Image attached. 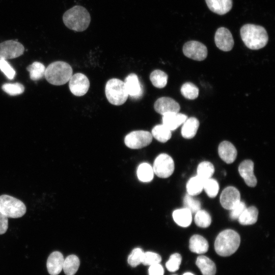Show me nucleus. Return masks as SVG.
<instances>
[{"label":"nucleus","instance_id":"obj_19","mask_svg":"<svg viewBox=\"0 0 275 275\" xmlns=\"http://www.w3.org/2000/svg\"><path fill=\"white\" fill-rule=\"evenodd\" d=\"M187 117L179 113H168L162 115V124L171 131L174 130L182 125Z\"/></svg>","mask_w":275,"mask_h":275},{"label":"nucleus","instance_id":"obj_29","mask_svg":"<svg viewBox=\"0 0 275 275\" xmlns=\"http://www.w3.org/2000/svg\"><path fill=\"white\" fill-rule=\"evenodd\" d=\"M204 180L197 175L189 179L186 184L187 194L191 196H196L201 193L203 189Z\"/></svg>","mask_w":275,"mask_h":275},{"label":"nucleus","instance_id":"obj_14","mask_svg":"<svg viewBox=\"0 0 275 275\" xmlns=\"http://www.w3.org/2000/svg\"><path fill=\"white\" fill-rule=\"evenodd\" d=\"M154 108L155 111L163 115L168 113H179L180 106L179 103L173 99L162 97L155 102Z\"/></svg>","mask_w":275,"mask_h":275},{"label":"nucleus","instance_id":"obj_36","mask_svg":"<svg viewBox=\"0 0 275 275\" xmlns=\"http://www.w3.org/2000/svg\"><path fill=\"white\" fill-rule=\"evenodd\" d=\"M183 205L184 208L189 210L191 213H196L201 209V207L200 202L188 194L183 198Z\"/></svg>","mask_w":275,"mask_h":275},{"label":"nucleus","instance_id":"obj_9","mask_svg":"<svg viewBox=\"0 0 275 275\" xmlns=\"http://www.w3.org/2000/svg\"><path fill=\"white\" fill-rule=\"evenodd\" d=\"M182 50L186 57L196 61L204 60L208 53L207 47L204 44L194 40L186 42Z\"/></svg>","mask_w":275,"mask_h":275},{"label":"nucleus","instance_id":"obj_13","mask_svg":"<svg viewBox=\"0 0 275 275\" xmlns=\"http://www.w3.org/2000/svg\"><path fill=\"white\" fill-rule=\"evenodd\" d=\"M240 201V193L235 187L228 186L225 188L221 193L220 202L225 209L231 210Z\"/></svg>","mask_w":275,"mask_h":275},{"label":"nucleus","instance_id":"obj_6","mask_svg":"<svg viewBox=\"0 0 275 275\" xmlns=\"http://www.w3.org/2000/svg\"><path fill=\"white\" fill-rule=\"evenodd\" d=\"M0 211L8 218H19L24 215L26 208L20 200L7 195L0 196Z\"/></svg>","mask_w":275,"mask_h":275},{"label":"nucleus","instance_id":"obj_39","mask_svg":"<svg viewBox=\"0 0 275 275\" xmlns=\"http://www.w3.org/2000/svg\"><path fill=\"white\" fill-rule=\"evenodd\" d=\"M181 260L182 257L180 254L176 253L172 254L166 263L167 269L170 272L176 271L179 268Z\"/></svg>","mask_w":275,"mask_h":275},{"label":"nucleus","instance_id":"obj_35","mask_svg":"<svg viewBox=\"0 0 275 275\" xmlns=\"http://www.w3.org/2000/svg\"><path fill=\"white\" fill-rule=\"evenodd\" d=\"M203 189L208 197L214 198L218 194L219 185L216 180L210 178L204 181Z\"/></svg>","mask_w":275,"mask_h":275},{"label":"nucleus","instance_id":"obj_18","mask_svg":"<svg viewBox=\"0 0 275 275\" xmlns=\"http://www.w3.org/2000/svg\"><path fill=\"white\" fill-rule=\"evenodd\" d=\"M218 152L221 158L227 163L233 162L237 155V150L235 146L227 141L220 143Z\"/></svg>","mask_w":275,"mask_h":275},{"label":"nucleus","instance_id":"obj_21","mask_svg":"<svg viewBox=\"0 0 275 275\" xmlns=\"http://www.w3.org/2000/svg\"><path fill=\"white\" fill-rule=\"evenodd\" d=\"M189 248L191 252L201 254L206 253L209 248L207 240L200 235H193L189 242Z\"/></svg>","mask_w":275,"mask_h":275},{"label":"nucleus","instance_id":"obj_7","mask_svg":"<svg viewBox=\"0 0 275 275\" xmlns=\"http://www.w3.org/2000/svg\"><path fill=\"white\" fill-rule=\"evenodd\" d=\"M152 138L151 133L148 131L135 130L126 135L124 142L127 147L138 149L149 145L151 143Z\"/></svg>","mask_w":275,"mask_h":275},{"label":"nucleus","instance_id":"obj_46","mask_svg":"<svg viewBox=\"0 0 275 275\" xmlns=\"http://www.w3.org/2000/svg\"><path fill=\"white\" fill-rule=\"evenodd\" d=\"M173 275H177V274H173Z\"/></svg>","mask_w":275,"mask_h":275},{"label":"nucleus","instance_id":"obj_41","mask_svg":"<svg viewBox=\"0 0 275 275\" xmlns=\"http://www.w3.org/2000/svg\"><path fill=\"white\" fill-rule=\"evenodd\" d=\"M0 70L9 79L15 77V70L6 60H0Z\"/></svg>","mask_w":275,"mask_h":275},{"label":"nucleus","instance_id":"obj_20","mask_svg":"<svg viewBox=\"0 0 275 275\" xmlns=\"http://www.w3.org/2000/svg\"><path fill=\"white\" fill-rule=\"evenodd\" d=\"M205 2L212 12L221 15L229 12L233 6L232 0H205Z\"/></svg>","mask_w":275,"mask_h":275},{"label":"nucleus","instance_id":"obj_40","mask_svg":"<svg viewBox=\"0 0 275 275\" xmlns=\"http://www.w3.org/2000/svg\"><path fill=\"white\" fill-rule=\"evenodd\" d=\"M161 261V256L157 253L152 252L144 253L142 263L144 265L151 266L159 264Z\"/></svg>","mask_w":275,"mask_h":275},{"label":"nucleus","instance_id":"obj_42","mask_svg":"<svg viewBox=\"0 0 275 275\" xmlns=\"http://www.w3.org/2000/svg\"><path fill=\"white\" fill-rule=\"evenodd\" d=\"M246 208L245 204L240 201L235 206L230 210V217L232 219H238Z\"/></svg>","mask_w":275,"mask_h":275},{"label":"nucleus","instance_id":"obj_3","mask_svg":"<svg viewBox=\"0 0 275 275\" xmlns=\"http://www.w3.org/2000/svg\"><path fill=\"white\" fill-rule=\"evenodd\" d=\"M240 243L239 235L234 230H225L217 236L214 249L216 253L224 257L229 256L238 249Z\"/></svg>","mask_w":275,"mask_h":275},{"label":"nucleus","instance_id":"obj_10","mask_svg":"<svg viewBox=\"0 0 275 275\" xmlns=\"http://www.w3.org/2000/svg\"><path fill=\"white\" fill-rule=\"evenodd\" d=\"M24 51L23 45L15 40H7L0 43V60H7L21 56Z\"/></svg>","mask_w":275,"mask_h":275},{"label":"nucleus","instance_id":"obj_33","mask_svg":"<svg viewBox=\"0 0 275 275\" xmlns=\"http://www.w3.org/2000/svg\"><path fill=\"white\" fill-rule=\"evenodd\" d=\"M181 93L185 98L193 100L198 97L199 89L194 84L187 82L182 86Z\"/></svg>","mask_w":275,"mask_h":275},{"label":"nucleus","instance_id":"obj_22","mask_svg":"<svg viewBox=\"0 0 275 275\" xmlns=\"http://www.w3.org/2000/svg\"><path fill=\"white\" fill-rule=\"evenodd\" d=\"M196 264L203 275H215L216 268L215 263L208 257L200 256L197 257Z\"/></svg>","mask_w":275,"mask_h":275},{"label":"nucleus","instance_id":"obj_26","mask_svg":"<svg viewBox=\"0 0 275 275\" xmlns=\"http://www.w3.org/2000/svg\"><path fill=\"white\" fill-rule=\"evenodd\" d=\"M80 264L79 258L75 255L67 256L64 260L63 269L66 275H74Z\"/></svg>","mask_w":275,"mask_h":275},{"label":"nucleus","instance_id":"obj_31","mask_svg":"<svg viewBox=\"0 0 275 275\" xmlns=\"http://www.w3.org/2000/svg\"><path fill=\"white\" fill-rule=\"evenodd\" d=\"M168 75L160 70H155L151 72L150 79L152 85L157 88H164L168 81Z\"/></svg>","mask_w":275,"mask_h":275},{"label":"nucleus","instance_id":"obj_2","mask_svg":"<svg viewBox=\"0 0 275 275\" xmlns=\"http://www.w3.org/2000/svg\"><path fill=\"white\" fill-rule=\"evenodd\" d=\"M63 20L68 29L76 32H82L88 28L91 16L85 8L77 5L64 13Z\"/></svg>","mask_w":275,"mask_h":275},{"label":"nucleus","instance_id":"obj_1","mask_svg":"<svg viewBox=\"0 0 275 275\" xmlns=\"http://www.w3.org/2000/svg\"><path fill=\"white\" fill-rule=\"evenodd\" d=\"M240 34L245 45L251 49H261L268 42L267 31L261 25L245 24L241 28Z\"/></svg>","mask_w":275,"mask_h":275},{"label":"nucleus","instance_id":"obj_11","mask_svg":"<svg viewBox=\"0 0 275 275\" xmlns=\"http://www.w3.org/2000/svg\"><path fill=\"white\" fill-rule=\"evenodd\" d=\"M69 81L70 90L73 95L81 96L88 91L90 82L85 74L80 73L74 74L71 76Z\"/></svg>","mask_w":275,"mask_h":275},{"label":"nucleus","instance_id":"obj_24","mask_svg":"<svg viewBox=\"0 0 275 275\" xmlns=\"http://www.w3.org/2000/svg\"><path fill=\"white\" fill-rule=\"evenodd\" d=\"M173 218L177 225L182 227L189 226L192 221L191 212L185 208L174 210Z\"/></svg>","mask_w":275,"mask_h":275},{"label":"nucleus","instance_id":"obj_8","mask_svg":"<svg viewBox=\"0 0 275 275\" xmlns=\"http://www.w3.org/2000/svg\"><path fill=\"white\" fill-rule=\"evenodd\" d=\"M152 168L156 175L160 178H166L174 172V160L170 155L162 153L155 158Z\"/></svg>","mask_w":275,"mask_h":275},{"label":"nucleus","instance_id":"obj_15","mask_svg":"<svg viewBox=\"0 0 275 275\" xmlns=\"http://www.w3.org/2000/svg\"><path fill=\"white\" fill-rule=\"evenodd\" d=\"M238 171L246 184L250 187H255L257 179L254 174V163L250 159L242 161L239 166Z\"/></svg>","mask_w":275,"mask_h":275},{"label":"nucleus","instance_id":"obj_23","mask_svg":"<svg viewBox=\"0 0 275 275\" xmlns=\"http://www.w3.org/2000/svg\"><path fill=\"white\" fill-rule=\"evenodd\" d=\"M199 126V122L198 120L195 117L187 118L185 122L182 124L181 128V135L185 139H191L194 138L198 129Z\"/></svg>","mask_w":275,"mask_h":275},{"label":"nucleus","instance_id":"obj_27","mask_svg":"<svg viewBox=\"0 0 275 275\" xmlns=\"http://www.w3.org/2000/svg\"><path fill=\"white\" fill-rule=\"evenodd\" d=\"M151 134L153 137L161 143L167 142L172 136L171 131L162 124L155 126L152 130Z\"/></svg>","mask_w":275,"mask_h":275},{"label":"nucleus","instance_id":"obj_5","mask_svg":"<svg viewBox=\"0 0 275 275\" xmlns=\"http://www.w3.org/2000/svg\"><path fill=\"white\" fill-rule=\"evenodd\" d=\"M105 93L108 101L115 105L123 104L128 97L124 81L118 78H112L107 81Z\"/></svg>","mask_w":275,"mask_h":275},{"label":"nucleus","instance_id":"obj_30","mask_svg":"<svg viewBox=\"0 0 275 275\" xmlns=\"http://www.w3.org/2000/svg\"><path fill=\"white\" fill-rule=\"evenodd\" d=\"M45 69L44 65L39 62H35L26 68L30 73V78L34 81L44 77Z\"/></svg>","mask_w":275,"mask_h":275},{"label":"nucleus","instance_id":"obj_17","mask_svg":"<svg viewBox=\"0 0 275 275\" xmlns=\"http://www.w3.org/2000/svg\"><path fill=\"white\" fill-rule=\"evenodd\" d=\"M64 257L63 254L59 251L51 253L48 256L46 267L48 273L50 275H58L63 269Z\"/></svg>","mask_w":275,"mask_h":275},{"label":"nucleus","instance_id":"obj_43","mask_svg":"<svg viewBox=\"0 0 275 275\" xmlns=\"http://www.w3.org/2000/svg\"><path fill=\"white\" fill-rule=\"evenodd\" d=\"M164 270L161 265L156 264L150 266L149 275H163Z\"/></svg>","mask_w":275,"mask_h":275},{"label":"nucleus","instance_id":"obj_44","mask_svg":"<svg viewBox=\"0 0 275 275\" xmlns=\"http://www.w3.org/2000/svg\"><path fill=\"white\" fill-rule=\"evenodd\" d=\"M8 228V217L0 211V235L6 232Z\"/></svg>","mask_w":275,"mask_h":275},{"label":"nucleus","instance_id":"obj_45","mask_svg":"<svg viewBox=\"0 0 275 275\" xmlns=\"http://www.w3.org/2000/svg\"><path fill=\"white\" fill-rule=\"evenodd\" d=\"M183 275H194V274H193L191 272H185L184 273Z\"/></svg>","mask_w":275,"mask_h":275},{"label":"nucleus","instance_id":"obj_16","mask_svg":"<svg viewBox=\"0 0 275 275\" xmlns=\"http://www.w3.org/2000/svg\"><path fill=\"white\" fill-rule=\"evenodd\" d=\"M124 82L129 97L138 99L142 96L143 90L139 78L135 74H129L125 79Z\"/></svg>","mask_w":275,"mask_h":275},{"label":"nucleus","instance_id":"obj_4","mask_svg":"<svg viewBox=\"0 0 275 275\" xmlns=\"http://www.w3.org/2000/svg\"><path fill=\"white\" fill-rule=\"evenodd\" d=\"M72 75L70 65L63 61H56L50 64L45 69L44 77L50 84L60 86L69 81Z\"/></svg>","mask_w":275,"mask_h":275},{"label":"nucleus","instance_id":"obj_12","mask_svg":"<svg viewBox=\"0 0 275 275\" xmlns=\"http://www.w3.org/2000/svg\"><path fill=\"white\" fill-rule=\"evenodd\" d=\"M214 41L217 47L224 51L231 50L234 44L231 33L225 27L219 28L216 30L214 36Z\"/></svg>","mask_w":275,"mask_h":275},{"label":"nucleus","instance_id":"obj_38","mask_svg":"<svg viewBox=\"0 0 275 275\" xmlns=\"http://www.w3.org/2000/svg\"><path fill=\"white\" fill-rule=\"evenodd\" d=\"M144 252L139 248L134 249L128 257V264L133 267H135L142 263Z\"/></svg>","mask_w":275,"mask_h":275},{"label":"nucleus","instance_id":"obj_34","mask_svg":"<svg viewBox=\"0 0 275 275\" xmlns=\"http://www.w3.org/2000/svg\"><path fill=\"white\" fill-rule=\"evenodd\" d=\"M195 222L199 227L207 228L211 224V218L208 212L200 209L196 213Z\"/></svg>","mask_w":275,"mask_h":275},{"label":"nucleus","instance_id":"obj_28","mask_svg":"<svg viewBox=\"0 0 275 275\" xmlns=\"http://www.w3.org/2000/svg\"><path fill=\"white\" fill-rule=\"evenodd\" d=\"M137 176L139 179L142 182L151 181L154 177L153 168L147 162L140 164L137 170Z\"/></svg>","mask_w":275,"mask_h":275},{"label":"nucleus","instance_id":"obj_32","mask_svg":"<svg viewBox=\"0 0 275 275\" xmlns=\"http://www.w3.org/2000/svg\"><path fill=\"white\" fill-rule=\"evenodd\" d=\"M214 172V166L209 161H203L197 167V176L204 181L210 178Z\"/></svg>","mask_w":275,"mask_h":275},{"label":"nucleus","instance_id":"obj_37","mask_svg":"<svg viewBox=\"0 0 275 275\" xmlns=\"http://www.w3.org/2000/svg\"><path fill=\"white\" fill-rule=\"evenodd\" d=\"M3 90L11 96H16L22 94L24 90V86L18 82L4 84L2 87Z\"/></svg>","mask_w":275,"mask_h":275},{"label":"nucleus","instance_id":"obj_25","mask_svg":"<svg viewBox=\"0 0 275 275\" xmlns=\"http://www.w3.org/2000/svg\"><path fill=\"white\" fill-rule=\"evenodd\" d=\"M258 210L255 206L246 208L238 217L239 223L242 225L255 224L258 219Z\"/></svg>","mask_w":275,"mask_h":275}]
</instances>
